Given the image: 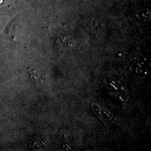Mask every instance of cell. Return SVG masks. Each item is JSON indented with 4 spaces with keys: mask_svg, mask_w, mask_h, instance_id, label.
Wrapping results in <instances>:
<instances>
[{
    "mask_svg": "<svg viewBox=\"0 0 151 151\" xmlns=\"http://www.w3.org/2000/svg\"><path fill=\"white\" fill-rule=\"evenodd\" d=\"M107 87L110 93L120 102L126 103L128 101L129 91L123 82L116 78H110L107 81Z\"/></svg>",
    "mask_w": 151,
    "mask_h": 151,
    "instance_id": "1",
    "label": "cell"
},
{
    "mask_svg": "<svg viewBox=\"0 0 151 151\" xmlns=\"http://www.w3.org/2000/svg\"><path fill=\"white\" fill-rule=\"evenodd\" d=\"M90 108L93 113L105 122H112L114 119V116L107 108H105L96 102H92L90 104Z\"/></svg>",
    "mask_w": 151,
    "mask_h": 151,
    "instance_id": "2",
    "label": "cell"
},
{
    "mask_svg": "<svg viewBox=\"0 0 151 151\" xmlns=\"http://www.w3.org/2000/svg\"><path fill=\"white\" fill-rule=\"evenodd\" d=\"M130 68L136 77L144 78L147 74L146 63L137 58H134L130 63Z\"/></svg>",
    "mask_w": 151,
    "mask_h": 151,
    "instance_id": "3",
    "label": "cell"
},
{
    "mask_svg": "<svg viewBox=\"0 0 151 151\" xmlns=\"http://www.w3.org/2000/svg\"><path fill=\"white\" fill-rule=\"evenodd\" d=\"M2 2H3V0H0V4H1L2 3Z\"/></svg>",
    "mask_w": 151,
    "mask_h": 151,
    "instance_id": "4",
    "label": "cell"
}]
</instances>
